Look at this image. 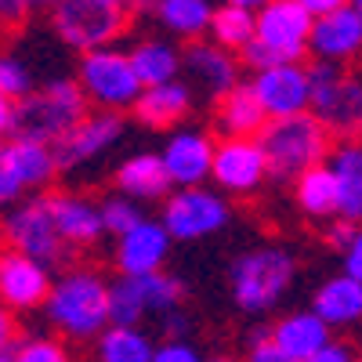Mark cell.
Here are the masks:
<instances>
[{"label": "cell", "mask_w": 362, "mask_h": 362, "mask_svg": "<svg viewBox=\"0 0 362 362\" xmlns=\"http://www.w3.org/2000/svg\"><path fill=\"white\" fill-rule=\"evenodd\" d=\"M51 326H58L66 337L87 341L102 337L112 326V286L87 268H73L62 279H54V290L44 305Z\"/></svg>", "instance_id": "6da1fadb"}, {"label": "cell", "mask_w": 362, "mask_h": 362, "mask_svg": "<svg viewBox=\"0 0 362 362\" xmlns=\"http://www.w3.org/2000/svg\"><path fill=\"white\" fill-rule=\"evenodd\" d=\"M83 109H87V95H83L80 80H66V76L47 80L25 102H18L15 141H40V145L54 148L87 119Z\"/></svg>", "instance_id": "7a4b0ae2"}, {"label": "cell", "mask_w": 362, "mask_h": 362, "mask_svg": "<svg viewBox=\"0 0 362 362\" xmlns=\"http://www.w3.org/2000/svg\"><path fill=\"white\" fill-rule=\"evenodd\" d=\"M257 141L268 156L272 177H300L322 167L329 153V131L312 112H300L290 119H268V127L261 131Z\"/></svg>", "instance_id": "3957f363"}, {"label": "cell", "mask_w": 362, "mask_h": 362, "mask_svg": "<svg viewBox=\"0 0 362 362\" xmlns=\"http://www.w3.org/2000/svg\"><path fill=\"white\" fill-rule=\"evenodd\" d=\"M131 11L134 8L119 0H62L51 8V25L66 47L90 54L112 47V40L127 29Z\"/></svg>", "instance_id": "277c9868"}, {"label": "cell", "mask_w": 362, "mask_h": 362, "mask_svg": "<svg viewBox=\"0 0 362 362\" xmlns=\"http://www.w3.org/2000/svg\"><path fill=\"white\" fill-rule=\"evenodd\" d=\"M293 283V257L283 247L247 250L232 264V293L243 312H268Z\"/></svg>", "instance_id": "5b68a950"}, {"label": "cell", "mask_w": 362, "mask_h": 362, "mask_svg": "<svg viewBox=\"0 0 362 362\" xmlns=\"http://www.w3.org/2000/svg\"><path fill=\"white\" fill-rule=\"evenodd\" d=\"M76 80L83 87V95L95 102L102 112H119V109H134L145 95V87L131 66V54L124 51H90L80 58Z\"/></svg>", "instance_id": "8992f818"}, {"label": "cell", "mask_w": 362, "mask_h": 362, "mask_svg": "<svg viewBox=\"0 0 362 362\" xmlns=\"http://www.w3.org/2000/svg\"><path fill=\"white\" fill-rule=\"evenodd\" d=\"M312 116L326 131L358 134L362 131V76L344 73L334 62H312Z\"/></svg>", "instance_id": "52a82bcc"}, {"label": "cell", "mask_w": 362, "mask_h": 362, "mask_svg": "<svg viewBox=\"0 0 362 362\" xmlns=\"http://www.w3.org/2000/svg\"><path fill=\"white\" fill-rule=\"evenodd\" d=\"M4 235H8L15 254L33 257L47 268L66 261V254H69V243L62 239V232H58V225H54L51 196H37V199H25L22 206H15L8 214Z\"/></svg>", "instance_id": "ba28073f"}, {"label": "cell", "mask_w": 362, "mask_h": 362, "mask_svg": "<svg viewBox=\"0 0 362 362\" xmlns=\"http://www.w3.org/2000/svg\"><path fill=\"white\" fill-rule=\"evenodd\" d=\"M181 279L156 272V276H119L112 283V326H138L145 315H167L181 305Z\"/></svg>", "instance_id": "9c48e42d"}, {"label": "cell", "mask_w": 362, "mask_h": 362, "mask_svg": "<svg viewBox=\"0 0 362 362\" xmlns=\"http://www.w3.org/2000/svg\"><path fill=\"white\" fill-rule=\"evenodd\" d=\"M62 170L51 145L40 141H4L0 148V199L15 203L25 189H44Z\"/></svg>", "instance_id": "30bf717a"}, {"label": "cell", "mask_w": 362, "mask_h": 362, "mask_svg": "<svg viewBox=\"0 0 362 362\" xmlns=\"http://www.w3.org/2000/svg\"><path fill=\"white\" fill-rule=\"evenodd\" d=\"M232 210L218 192H206V189H181L167 199L163 206V225L174 239H203V235H214L228 225Z\"/></svg>", "instance_id": "8fae6325"}, {"label": "cell", "mask_w": 362, "mask_h": 362, "mask_svg": "<svg viewBox=\"0 0 362 362\" xmlns=\"http://www.w3.org/2000/svg\"><path fill=\"white\" fill-rule=\"evenodd\" d=\"M315 18L308 15L305 0H268L257 11V40L279 51L286 62H297L308 51Z\"/></svg>", "instance_id": "7c38bea8"}, {"label": "cell", "mask_w": 362, "mask_h": 362, "mask_svg": "<svg viewBox=\"0 0 362 362\" xmlns=\"http://www.w3.org/2000/svg\"><path fill=\"white\" fill-rule=\"evenodd\" d=\"M250 87L261 109L268 112V119H290L312 109V80L300 62H286L268 73H257Z\"/></svg>", "instance_id": "4fadbf2b"}, {"label": "cell", "mask_w": 362, "mask_h": 362, "mask_svg": "<svg viewBox=\"0 0 362 362\" xmlns=\"http://www.w3.org/2000/svg\"><path fill=\"white\" fill-rule=\"evenodd\" d=\"M214 153H218V145L210 141L206 131L185 127V131H174L167 138V148L160 156H163V167H167L174 185L199 189L206 177H214Z\"/></svg>", "instance_id": "5bb4252c"}, {"label": "cell", "mask_w": 362, "mask_h": 362, "mask_svg": "<svg viewBox=\"0 0 362 362\" xmlns=\"http://www.w3.org/2000/svg\"><path fill=\"white\" fill-rule=\"evenodd\" d=\"M268 156L257 138H225L214 153V181L225 192H254L268 177Z\"/></svg>", "instance_id": "9a60e30c"}, {"label": "cell", "mask_w": 362, "mask_h": 362, "mask_svg": "<svg viewBox=\"0 0 362 362\" xmlns=\"http://www.w3.org/2000/svg\"><path fill=\"white\" fill-rule=\"evenodd\" d=\"M54 283H51V272L47 264L33 261V257H22L15 250H8L0 257V297H4L8 308L29 312L37 305H47Z\"/></svg>", "instance_id": "2e32d148"}, {"label": "cell", "mask_w": 362, "mask_h": 362, "mask_svg": "<svg viewBox=\"0 0 362 362\" xmlns=\"http://www.w3.org/2000/svg\"><path fill=\"white\" fill-rule=\"evenodd\" d=\"M119 134H124V119H119V112H90L66 141L54 145L58 167L73 170L80 163H90L95 156H102L105 148H112L119 141Z\"/></svg>", "instance_id": "e0dca14e"}, {"label": "cell", "mask_w": 362, "mask_h": 362, "mask_svg": "<svg viewBox=\"0 0 362 362\" xmlns=\"http://www.w3.org/2000/svg\"><path fill=\"white\" fill-rule=\"evenodd\" d=\"M308 51L319 58V62H334L341 66L344 58L362 51V15L355 4H341L334 15H326L315 22Z\"/></svg>", "instance_id": "ac0fdd59"}, {"label": "cell", "mask_w": 362, "mask_h": 362, "mask_svg": "<svg viewBox=\"0 0 362 362\" xmlns=\"http://www.w3.org/2000/svg\"><path fill=\"white\" fill-rule=\"evenodd\" d=\"M170 232L163 221H145L116 243V264L124 276H156L170 254Z\"/></svg>", "instance_id": "d6986e66"}, {"label": "cell", "mask_w": 362, "mask_h": 362, "mask_svg": "<svg viewBox=\"0 0 362 362\" xmlns=\"http://www.w3.org/2000/svg\"><path fill=\"white\" fill-rule=\"evenodd\" d=\"M185 73L189 80H196L206 95H232V90L239 87V66H235V58L232 51L218 47L214 40H196L185 47Z\"/></svg>", "instance_id": "ffe728a7"}, {"label": "cell", "mask_w": 362, "mask_h": 362, "mask_svg": "<svg viewBox=\"0 0 362 362\" xmlns=\"http://www.w3.org/2000/svg\"><path fill=\"white\" fill-rule=\"evenodd\" d=\"M51 210H54V225L69 247H90L95 239H102V232H109L102 206H95L83 196L58 192V196H51Z\"/></svg>", "instance_id": "44dd1931"}, {"label": "cell", "mask_w": 362, "mask_h": 362, "mask_svg": "<svg viewBox=\"0 0 362 362\" xmlns=\"http://www.w3.org/2000/svg\"><path fill=\"white\" fill-rule=\"evenodd\" d=\"M272 341H276L293 362H308L315 358L329 341V326L308 308V312H293L286 319H279L276 326H272Z\"/></svg>", "instance_id": "7402d4cb"}, {"label": "cell", "mask_w": 362, "mask_h": 362, "mask_svg": "<svg viewBox=\"0 0 362 362\" xmlns=\"http://www.w3.org/2000/svg\"><path fill=\"white\" fill-rule=\"evenodd\" d=\"M116 185L127 199L134 203H148V199H163L167 189L174 185L167 167H163V156H153V153H141V156H131L116 167Z\"/></svg>", "instance_id": "603a6c76"}, {"label": "cell", "mask_w": 362, "mask_h": 362, "mask_svg": "<svg viewBox=\"0 0 362 362\" xmlns=\"http://www.w3.org/2000/svg\"><path fill=\"white\" fill-rule=\"evenodd\" d=\"M131 66L141 80V87H163V83H174L177 73L185 69V51H177L170 40L163 37H148V40H138L131 47Z\"/></svg>", "instance_id": "cb8c5ba5"}, {"label": "cell", "mask_w": 362, "mask_h": 362, "mask_svg": "<svg viewBox=\"0 0 362 362\" xmlns=\"http://www.w3.org/2000/svg\"><path fill=\"white\" fill-rule=\"evenodd\" d=\"M312 312L326 326H351L362 322V283L351 276H334L315 290Z\"/></svg>", "instance_id": "d4e9b609"}, {"label": "cell", "mask_w": 362, "mask_h": 362, "mask_svg": "<svg viewBox=\"0 0 362 362\" xmlns=\"http://www.w3.org/2000/svg\"><path fill=\"white\" fill-rule=\"evenodd\" d=\"M218 127L225 138H261L268 127V112L261 109L250 83H239L232 95L218 102Z\"/></svg>", "instance_id": "484cf974"}, {"label": "cell", "mask_w": 362, "mask_h": 362, "mask_svg": "<svg viewBox=\"0 0 362 362\" xmlns=\"http://www.w3.org/2000/svg\"><path fill=\"white\" fill-rule=\"evenodd\" d=\"M189 109H192V90L181 80H174V83H163V87H148L141 95V102L134 105V116L145 127L167 131V127L177 124V119H185Z\"/></svg>", "instance_id": "4316f807"}, {"label": "cell", "mask_w": 362, "mask_h": 362, "mask_svg": "<svg viewBox=\"0 0 362 362\" xmlns=\"http://www.w3.org/2000/svg\"><path fill=\"white\" fill-rule=\"evenodd\" d=\"M329 170L337 177L341 189V218L348 221H362V145L358 141H344L329 153Z\"/></svg>", "instance_id": "83f0119b"}, {"label": "cell", "mask_w": 362, "mask_h": 362, "mask_svg": "<svg viewBox=\"0 0 362 362\" xmlns=\"http://www.w3.org/2000/svg\"><path fill=\"white\" fill-rule=\"evenodd\" d=\"M257 4L250 0H228L214 11V22H210V37H214L218 47L225 51H243L247 44L257 40Z\"/></svg>", "instance_id": "f1b7e54d"}, {"label": "cell", "mask_w": 362, "mask_h": 362, "mask_svg": "<svg viewBox=\"0 0 362 362\" xmlns=\"http://www.w3.org/2000/svg\"><path fill=\"white\" fill-rule=\"evenodd\" d=\"M214 11L206 0H160V4L153 8L156 22L167 29V33L174 37H189L192 44L210 33V22H214Z\"/></svg>", "instance_id": "f546056e"}, {"label": "cell", "mask_w": 362, "mask_h": 362, "mask_svg": "<svg viewBox=\"0 0 362 362\" xmlns=\"http://www.w3.org/2000/svg\"><path fill=\"white\" fill-rule=\"evenodd\" d=\"M293 196H297V206L305 210V214H312V218L341 214V189H337L334 170H329L326 163L308 170V174H300Z\"/></svg>", "instance_id": "4dcf8cb0"}, {"label": "cell", "mask_w": 362, "mask_h": 362, "mask_svg": "<svg viewBox=\"0 0 362 362\" xmlns=\"http://www.w3.org/2000/svg\"><path fill=\"white\" fill-rule=\"evenodd\" d=\"M156 348L138 326H109L98 337V362H153Z\"/></svg>", "instance_id": "1f68e13d"}, {"label": "cell", "mask_w": 362, "mask_h": 362, "mask_svg": "<svg viewBox=\"0 0 362 362\" xmlns=\"http://www.w3.org/2000/svg\"><path fill=\"white\" fill-rule=\"evenodd\" d=\"M29 95H33V66L22 54H4V62H0V98L25 102Z\"/></svg>", "instance_id": "d6a6232c"}, {"label": "cell", "mask_w": 362, "mask_h": 362, "mask_svg": "<svg viewBox=\"0 0 362 362\" xmlns=\"http://www.w3.org/2000/svg\"><path fill=\"white\" fill-rule=\"evenodd\" d=\"M102 218H105V228H109L112 235H119V239H124L127 232H134L138 225L148 221V218L141 214V206H138L134 199H127V196H109V199L102 203Z\"/></svg>", "instance_id": "836d02e7"}, {"label": "cell", "mask_w": 362, "mask_h": 362, "mask_svg": "<svg viewBox=\"0 0 362 362\" xmlns=\"http://www.w3.org/2000/svg\"><path fill=\"white\" fill-rule=\"evenodd\" d=\"M11 362H69V351L51 337H29L18 344Z\"/></svg>", "instance_id": "e575fe53"}, {"label": "cell", "mask_w": 362, "mask_h": 362, "mask_svg": "<svg viewBox=\"0 0 362 362\" xmlns=\"http://www.w3.org/2000/svg\"><path fill=\"white\" fill-rule=\"evenodd\" d=\"M239 54H243V66L254 69V76H257V73H268V69H276V66H286V58H283L279 51H272L268 44H261V40L247 44Z\"/></svg>", "instance_id": "d590c367"}, {"label": "cell", "mask_w": 362, "mask_h": 362, "mask_svg": "<svg viewBox=\"0 0 362 362\" xmlns=\"http://www.w3.org/2000/svg\"><path fill=\"white\" fill-rule=\"evenodd\" d=\"M362 232V225H355V221H348V218H341V221H334V225H329L326 228V243L329 247H337L341 254L355 243V235Z\"/></svg>", "instance_id": "8d00e7d4"}, {"label": "cell", "mask_w": 362, "mask_h": 362, "mask_svg": "<svg viewBox=\"0 0 362 362\" xmlns=\"http://www.w3.org/2000/svg\"><path fill=\"white\" fill-rule=\"evenodd\" d=\"M160 326H163V334H167V344H185V334H189V319L185 312H167L160 315Z\"/></svg>", "instance_id": "74e56055"}, {"label": "cell", "mask_w": 362, "mask_h": 362, "mask_svg": "<svg viewBox=\"0 0 362 362\" xmlns=\"http://www.w3.org/2000/svg\"><path fill=\"white\" fill-rule=\"evenodd\" d=\"M153 362H203V358L189 344H163V348H156V358Z\"/></svg>", "instance_id": "f35d334b"}, {"label": "cell", "mask_w": 362, "mask_h": 362, "mask_svg": "<svg viewBox=\"0 0 362 362\" xmlns=\"http://www.w3.org/2000/svg\"><path fill=\"white\" fill-rule=\"evenodd\" d=\"M247 362H293L276 341H261V344H250V358Z\"/></svg>", "instance_id": "ab89813d"}, {"label": "cell", "mask_w": 362, "mask_h": 362, "mask_svg": "<svg viewBox=\"0 0 362 362\" xmlns=\"http://www.w3.org/2000/svg\"><path fill=\"white\" fill-rule=\"evenodd\" d=\"M0 134L8 141H15V134H18V102H11V98H0Z\"/></svg>", "instance_id": "60d3db41"}, {"label": "cell", "mask_w": 362, "mask_h": 362, "mask_svg": "<svg viewBox=\"0 0 362 362\" xmlns=\"http://www.w3.org/2000/svg\"><path fill=\"white\" fill-rule=\"evenodd\" d=\"M344 276H351V279L362 283V232L355 235V243L344 250Z\"/></svg>", "instance_id": "b9f144b4"}, {"label": "cell", "mask_w": 362, "mask_h": 362, "mask_svg": "<svg viewBox=\"0 0 362 362\" xmlns=\"http://www.w3.org/2000/svg\"><path fill=\"white\" fill-rule=\"evenodd\" d=\"M308 362H355V355H351L344 344H337V341H334V344H326L315 358H308Z\"/></svg>", "instance_id": "7bdbcfd3"}, {"label": "cell", "mask_w": 362, "mask_h": 362, "mask_svg": "<svg viewBox=\"0 0 362 362\" xmlns=\"http://www.w3.org/2000/svg\"><path fill=\"white\" fill-rule=\"evenodd\" d=\"M305 8H308V15L319 22V18H326V15H334V11L341 8V0H305Z\"/></svg>", "instance_id": "ee69618b"}, {"label": "cell", "mask_w": 362, "mask_h": 362, "mask_svg": "<svg viewBox=\"0 0 362 362\" xmlns=\"http://www.w3.org/2000/svg\"><path fill=\"white\" fill-rule=\"evenodd\" d=\"M0 11H4V18H8V22H15L18 15H22V18L29 15V4H18V0H4V8H0Z\"/></svg>", "instance_id": "f6af8a7d"}, {"label": "cell", "mask_w": 362, "mask_h": 362, "mask_svg": "<svg viewBox=\"0 0 362 362\" xmlns=\"http://www.w3.org/2000/svg\"><path fill=\"white\" fill-rule=\"evenodd\" d=\"M210 362H235V358H210Z\"/></svg>", "instance_id": "bcb514c9"}, {"label": "cell", "mask_w": 362, "mask_h": 362, "mask_svg": "<svg viewBox=\"0 0 362 362\" xmlns=\"http://www.w3.org/2000/svg\"><path fill=\"white\" fill-rule=\"evenodd\" d=\"M355 8H358V15H362V0H355Z\"/></svg>", "instance_id": "7dc6e473"}, {"label": "cell", "mask_w": 362, "mask_h": 362, "mask_svg": "<svg viewBox=\"0 0 362 362\" xmlns=\"http://www.w3.org/2000/svg\"><path fill=\"white\" fill-rule=\"evenodd\" d=\"M0 362H11V358H0Z\"/></svg>", "instance_id": "c3c4849f"}]
</instances>
